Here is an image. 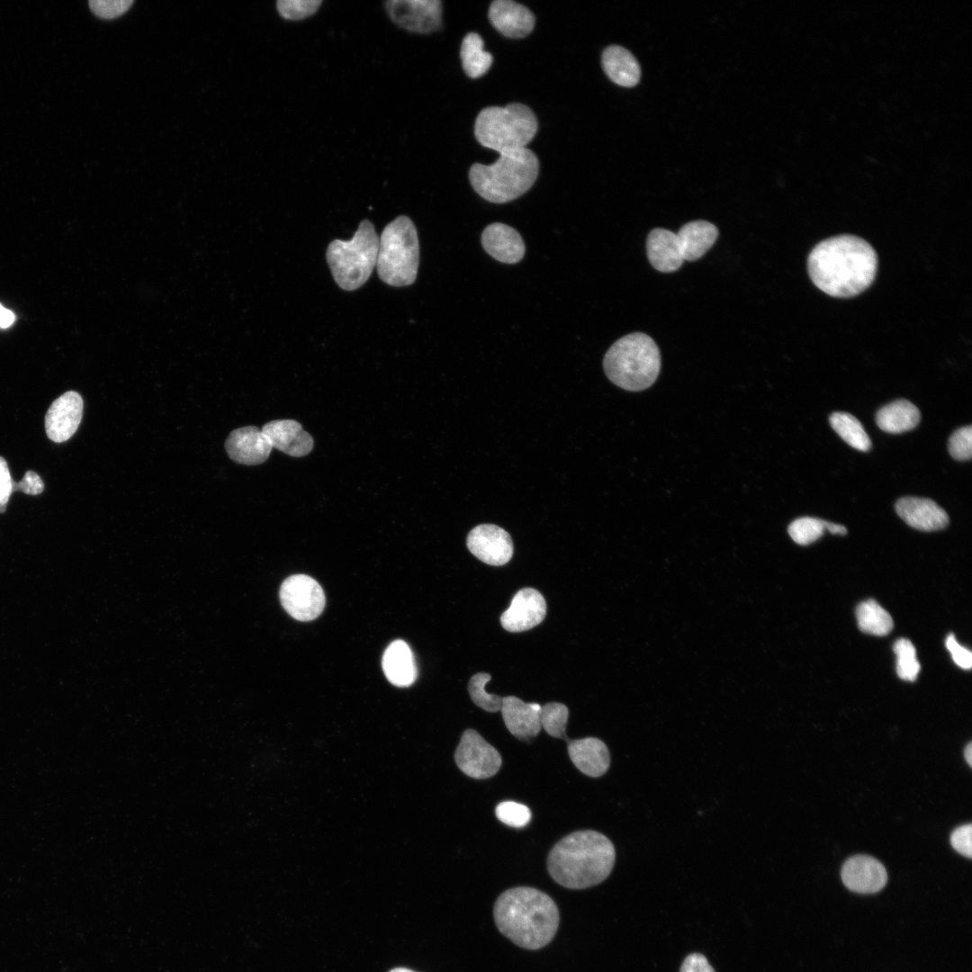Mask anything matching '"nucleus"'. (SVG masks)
I'll return each instance as SVG.
<instances>
[{"label":"nucleus","mask_w":972,"mask_h":972,"mask_svg":"<svg viewBox=\"0 0 972 972\" xmlns=\"http://www.w3.org/2000/svg\"><path fill=\"white\" fill-rule=\"evenodd\" d=\"M810 278L826 294L849 298L865 291L878 269L874 248L863 238L839 235L818 243L807 260Z\"/></svg>","instance_id":"1"},{"label":"nucleus","mask_w":972,"mask_h":972,"mask_svg":"<svg viewBox=\"0 0 972 972\" xmlns=\"http://www.w3.org/2000/svg\"><path fill=\"white\" fill-rule=\"evenodd\" d=\"M493 916L499 931L516 945L538 950L554 937L559 911L545 893L529 886L503 892L496 900Z\"/></svg>","instance_id":"2"},{"label":"nucleus","mask_w":972,"mask_h":972,"mask_svg":"<svg viewBox=\"0 0 972 972\" xmlns=\"http://www.w3.org/2000/svg\"><path fill=\"white\" fill-rule=\"evenodd\" d=\"M615 860V847L606 835L581 830L566 835L552 848L547 869L559 885L584 889L604 881L610 875Z\"/></svg>","instance_id":"3"},{"label":"nucleus","mask_w":972,"mask_h":972,"mask_svg":"<svg viewBox=\"0 0 972 972\" xmlns=\"http://www.w3.org/2000/svg\"><path fill=\"white\" fill-rule=\"evenodd\" d=\"M539 173L536 155L527 148L500 153L492 164H473L469 180L473 190L494 203L513 201L526 193Z\"/></svg>","instance_id":"4"},{"label":"nucleus","mask_w":972,"mask_h":972,"mask_svg":"<svg viewBox=\"0 0 972 972\" xmlns=\"http://www.w3.org/2000/svg\"><path fill=\"white\" fill-rule=\"evenodd\" d=\"M603 367L608 378L618 387L632 392L643 391L659 375L660 350L648 335L630 333L609 347L604 356Z\"/></svg>","instance_id":"5"},{"label":"nucleus","mask_w":972,"mask_h":972,"mask_svg":"<svg viewBox=\"0 0 972 972\" xmlns=\"http://www.w3.org/2000/svg\"><path fill=\"white\" fill-rule=\"evenodd\" d=\"M537 128L533 111L525 104L512 103L505 107L482 109L475 120L474 135L482 146L500 154L526 148Z\"/></svg>","instance_id":"6"},{"label":"nucleus","mask_w":972,"mask_h":972,"mask_svg":"<svg viewBox=\"0 0 972 972\" xmlns=\"http://www.w3.org/2000/svg\"><path fill=\"white\" fill-rule=\"evenodd\" d=\"M418 261L416 227L407 216H399L384 228L379 238L378 275L391 286L410 285L416 280Z\"/></svg>","instance_id":"7"},{"label":"nucleus","mask_w":972,"mask_h":972,"mask_svg":"<svg viewBox=\"0 0 972 972\" xmlns=\"http://www.w3.org/2000/svg\"><path fill=\"white\" fill-rule=\"evenodd\" d=\"M379 237L368 220L360 222L349 241L332 240L326 256L338 285L346 291L361 287L376 266Z\"/></svg>","instance_id":"8"},{"label":"nucleus","mask_w":972,"mask_h":972,"mask_svg":"<svg viewBox=\"0 0 972 972\" xmlns=\"http://www.w3.org/2000/svg\"><path fill=\"white\" fill-rule=\"evenodd\" d=\"M454 760L465 775L484 779L494 776L502 759L500 752L473 729H466L454 752Z\"/></svg>","instance_id":"9"},{"label":"nucleus","mask_w":972,"mask_h":972,"mask_svg":"<svg viewBox=\"0 0 972 972\" xmlns=\"http://www.w3.org/2000/svg\"><path fill=\"white\" fill-rule=\"evenodd\" d=\"M280 600L288 614L299 621L315 619L325 607L321 586L305 574L292 575L283 582Z\"/></svg>","instance_id":"10"},{"label":"nucleus","mask_w":972,"mask_h":972,"mask_svg":"<svg viewBox=\"0 0 972 972\" xmlns=\"http://www.w3.org/2000/svg\"><path fill=\"white\" fill-rule=\"evenodd\" d=\"M383 4L390 19L405 31L430 33L441 28L440 0H391Z\"/></svg>","instance_id":"11"},{"label":"nucleus","mask_w":972,"mask_h":972,"mask_svg":"<svg viewBox=\"0 0 972 972\" xmlns=\"http://www.w3.org/2000/svg\"><path fill=\"white\" fill-rule=\"evenodd\" d=\"M466 544L476 558L492 566L506 564L513 555L510 536L492 524H482L472 528L467 536Z\"/></svg>","instance_id":"12"},{"label":"nucleus","mask_w":972,"mask_h":972,"mask_svg":"<svg viewBox=\"0 0 972 972\" xmlns=\"http://www.w3.org/2000/svg\"><path fill=\"white\" fill-rule=\"evenodd\" d=\"M83 408V399L75 391H68L57 398L45 415L47 436L55 443L68 440L79 427Z\"/></svg>","instance_id":"13"},{"label":"nucleus","mask_w":972,"mask_h":972,"mask_svg":"<svg viewBox=\"0 0 972 972\" xmlns=\"http://www.w3.org/2000/svg\"><path fill=\"white\" fill-rule=\"evenodd\" d=\"M545 615L543 595L536 589L524 588L515 594L509 608L500 616V624L508 632L519 633L539 625Z\"/></svg>","instance_id":"14"},{"label":"nucleus","mask_w":972,"mask_h":972,"mask_svg":"<svg viewBox=\"0 0 972 972\" xmlns=\"http://www.w3.org/2000/svg\"><path fill=\"white\" fill-rule=\"evenodd\" d=\"M225 449L235 463L257 465L267 460L273 447L261 429L247 426L230 433L225 441Z\"/></svg>","instance_id":"15"},{"label":"nucleus","mask_w":972,"mask_h":972,"mask_svg":"<svg viewBox=\"0 0 972 972\" xmlns=\"http://www.w3.org/2000/svg\"><path fill=\"white\" fill-rule=\"evenodd\" d=\"M842 879L850 890L860 894L880 891L887 881V874L880 861L867 855L848 859L842 868Z\"/></svg>","instance_id":"16"},{"label":"nucleus","mask_w":972,"mask_h":972,"mask_svg":"<svg viewBox=\"0 0 972 972\" xmlns=\"http://www.w3.org/2000/svg\"><path fill=\"white\" fill-rule=\"evenodd\" d=\"M489 20L499 32L513 39L527 36L535 26L532 12L511 0L493 1L489 8Z\"/></svg>","instance_id":"17"},{"label":"nucleus","mask_w":972,"mask_h":972,"mask_svg":"<svg viewBox=\"0 0 972 972\" xmlns=\"http://www.w3.org/2000/svg\"><path fill=\"white\" fill-rule=\"evenodd\" d=\"M262 432L269 439L272 447L293 456L302 457L313 448V438L302 424L293 419H275L266 423Z\"/></svg>","instance_id":"18"},{"label":"nucleus","mask_w":972,"mask_h":972,"mask_svg":"<svg viewBox=\"0 0 972 972\" xmlns=\"http://www.w3.org/2000/svg\"><path fill=\"white\" fill-rule=\"evenodd\" d=\"M482 245L494 259L504 264H516L524 257L526 248L521 235L512 227L494 222L482 233Z\"/></svg>","instance_id":"19"},{"label":"nucleus","mask_w":972,"mask_h":972,"mask_svg":"<svg viewBox=\"0 0 972 972\" xmlns=\"http://www.w3.org/2000/svg\"><path fill=\"white\" fill-rule=\"evenodd\" d=\"M897 515L910 526L922 531H936L949 524L946 511L930 499L903 497L896 505Z\"/></svg>","instance_id":"20"},{"label":"nucleus","mask_w":972,"mask_h":972,"mask_svg":"<svg viewBox=\"0 0 972 972\" xmlns=\"http://www.w3.org/2000/svg\"><path fill=\"white\" fill-rule=\"evenodd\" d=\"M500 711L506 727L518 739L536 737L542 728L539 704L525 703L517 697L508 696L503 698Z\"/></svg>","instance_id":"21"},{"label":"nucleus","mask_w":972,"mask_h":972,"mask_svg":"<svg viewBox=\"0 0 972 972\" xmlns=\"http://www.w3.org/2000/svg\"><path fill=\"white\" fill-rule=\"evenodd\" d=\"M568 754L574 766L583 774L598 778L604 775L610 765V754L607 745L596 737L567 741Z\"/></svg>","instance_id":"22"},{"label":"nucleus","mask_w":972,"mask_h":972,"mask_svg":"<svg viewBox=\"0 0 972 972\" xmlns=\"http://www.w3.org/2000/svg\"><path fill=\"white\" fill-rule=\"evenodd\" d=\"M646 251L650 264L662 273L677 271L684 262L677 234L666 229L655 228L650 231Z\"/></svg>","instance_id":"23"},{"label":"nucleus","mask_w":972,"mask_h":972,"mask_svg":"<svg viewBox=\"0 0 972 972\" xmlns=\"http://www.w3.org/2000/svg\"><path fill=\"white\" fill-rule=\"evenodd\" d=\"M382 669L388 680L397 687H408L415 681L417 666L407 643L396 640L386 648Z\"/></svg>","instance_id":"24"},{"label":"nucleus","mask_w":972,"mask_h":972,"mask_svg":"<svg viewBox=\"0 0 972 972\" xmlns=\"http://www.w3.org/2000/svg\"><path fill=\"white\" fill-rule=\"evenodd\" d=\"M684 261H695L702 257L714 245L718 230L711 222L697 220L684 224L676 233Z\"/></svg>","instance_id":"25"},{"label":"nucleus","mask_w":972,"mask_h":972,"mask_svg":"<svg viewBox=\"0 0 972 972\" xmlns=\"http://www.w3.org/2000/svg\"><path fill=\"white\" fill-rule=\"evenodd\" d=\"M602 67L608 78L621 86H635L641 76L636 58L625 48L611 45L606 48L601 58Z\"/></svg>","instance_id":"26"},{"label":"nucleus","mask_w":972,"mask_h":972,"mask_svg":"<svg viewBox=\"0 0 972 972\" xmlns=\"http://www.w3.org/2000/svg\"><path fill=\"white\" fill-rule=\"evenodd\" d=\"M918 408L907 400H897L879 409L876 422L883 431L898 434L914 428L920 422Z\"/></svg>","instance_id":"27"},{"label":"nucleus","mask_w":972,"mask_h":972,"mask_svg":"<svg viewBox=\"0 0 972 972\" xmlns=\"http://www.w3.org/2000/svg\"><path fill=\"white\" fill-rule=\"evenodd\" d=\"M484 42L476 32H469L463 39L460 57L465 74L471 78L483 76L492 64V55L483 49Z\"/></svg>","instance_id":"28"},{"label":"nucleus","mask_w":972,"mask_h":972,"mask_svg":"<svg viewBox=\"0 0 972 972\" xmlns=\"http://www.w3.org/2000/svg\"><path fill=\"white\" fill-rule=\"evenodd\" d=\"M43 490V481L37 472L32 470L24 473L22 481L17 482L13 480L5 459L0 456V513L5 511L13 492L19 490L28 495H38Z\"/></svg>","instance_id":"29"},{"label":"nucleus","mask_w":972,"mask_h":972,"mask_svg":"<svg viewBox=\"0 0 972 972\" xmlns=\"http://www.w3.org/2000/svg\"><path fill=\"white\" fill-rule=\"evenodd\" d=\"M856 617L860 630L868 634L886 635L894 626L889 613L874 599L860 603L856 609Z\"/></svg>","instance_id":"30"},{"label":"nucleus","mask_w":972,"mask_h":972,"mask_svg":"<svg viewBox=\"0 0 972 972\" xmlns=\"http://www.w3.org/2000/svg\"><path fill=\"white\" fill-rule=\"evenodd\" d=\"M833 430L850 446L866 452L871 447L869 436L861 423L851 414L833 412L829 418Z\"/></svg>","instance_id":"31"},{"label":"nucleus","mask_w":972,"mask_h":972,"mask_svg":"<svg viewBox=\"0 0 972 972\" xmlns=\"http://www.w3.org/2000/svg\"><path fill=\"white\" fill-rule=\"evenodd\" d=\"M893 651L896 655V673L898 677L906 681H914L921 670L920 662L916 658V650L913 643L906 638L897 639Z\"/></svg>","instance_id":"32"},{"label":"nucleus","mask_w":972,"mask_h":972,"mask_svg":"<svg viewBox=\"0 0 972 972\" xmlns=\"http://www.w3.org/2000/svg\"><path fill=\"white\" fill-rule=\"evenodd\" d=\"M568 717L569 710L564 704L549 702L541 706V726L552 737L569 739L565 733Z\"/></svg>","instance_id":"33"},{"label":"nucleus","mask_w":972,"mask_h":972,"mask_svg":"<svg viewBox=\"0 0 972 972\" xmlns=\"http://www.w3.org/2000/svg\"><path fill=\"white\" fill-rule=\"evenodd\" d=\"M490 679L491 676L486 672L474 674L469 680L468 691L472 702L477 706L487 712L494 713L500 711L503 698L485 691V685Z\"/></svg>","instance_id":"34"},{"label":"nucleus","mask_w":972,"mask_h":972,"mask_svg":"<svg viewBox=\"0 0 972 972\" xmlns=\"http://www.w3.org/2000/svg\"><path fill=\"white\" fill-rule=\"evenodd\" d=\"M824 520L812 517L796 518L788 528L792 540L801 545L816 541L824 535Z\"/></svg>","instance_id":"35"},{"label":"nucleus","mask_w":972,"mask_h":972,"mask_svg":"<svg viewBox=\"0 0 972 972\" xmlns=\"http://www.w3.org/2000/svg\"><path fill=\"white\" fill-rule=\"evenodd\" d=\"M321 4L320 0H279L276 9L283 18L300 21L314 14Z\"/></svg>","instance_id":"36"},{"label":"nucleus","mask_w":972,"mask_h":972,"mask_svg":"<svg viewBox=\"0 0 972 972\" xmlns=\"http://www.w3.org/2000/svg\"><path fill=\"white\" fill-rule=\"evenodd\" d=\"M496 816L503 824L520 828L526 826L531 819L530 809L519 803L504 801L496 806Z\"/></svg>","instance_id":"37"},{"label":"nucleus","mask_w":972,"mask_h":972,"mask_svg":"<svg viewBox=\"0 0 972 972\" xmlns=\"http://www.w3.org/2000/svg\"><path fill=\"white\" fill-rule=\"evenodd\" d=\"M949 452L958 461L969 460L972 455V427L968 425L957 429L950 437Z\"/></svg>","instance_id":"38"},{"label":"nucleus","mask_w":972,"mask_h":972,"mask_svg":"<svg viewBox=\"0 0 972 972\" xmlns=\"http://www.w3.org/2000/svg\"><path fill=\"white\" fill-rule=\"evenodd\" d=\"M133 0H89L91 11L103 19H112L126 13Z\"/></svg>","instance_id":"39"},{"label":"nucleus","mask_w":972,"mask_h":972,"mask_svg":"<svg viewBox=\"0 0 972 972\" xmlns=\"http://www.w3.org/2000/svg\"><path fill=\"white\" fill-rule=\"evenodd\" d=\"M972 825L971 824L957 827L950 835V843L961 855L971 858L972 856Z\"/></svg>","instance_id":"40"},{"label":"nucleus","mask_w":972,"mask_h":972,"mask_svg":"<svg viewBox=\"0 0 972 972\" xmlns=\"http://www.w3.org/2000/svg\"><path fill=\"white\" fill-rule=\"evenodd\" d=\"M947 649L951 654L953 662L960 668L964 670H969L972 667V653L971 652L960 645L956 640L953 634H950L945 641Z\"/></svg>","instance_id":"41"},{"label":"nucleus","mask_w":972,"mask_h":972,"mask_svg":"<svg viewBox=\"0 0 972 972\" xmlns=\"http://www.w3.org/2000/svg\"><path fill=\"white\" fill-rule=\"evenodd\" d=\"M680 972H715V970L702 954L693 953L685 958Z\"/></svg>","instance_id":"42"},{"label":"nucleus","mask_w":972,"mask_h":972,"mask_svg":"<svg viewBox=\"0 0 972 972\" xmlns=\"http://www.w3.org/2000/svg\"><path fill=\"white\" fill-rule=\"evenodd\" d=\"M15 320L14 313L0 304V328H9Z\"/></svg>","instance_id":"43"},{"label":"nucleus","mask_w":972,"mask_h":972,"mask_svg":"<svg viewBox=\"0 0 972 972\" xmlns=\"http://www.w3.org/2000/svg\"><path fill=\"white\" fill-rule=\"evenodd\" d=\"M824 526L832 535L844 536L847 534V529L844 526L832 523L824 520Z\"/></svg>","instance_id":"44"},{"label":"nucleus","mask_w":972,"mask_h":972,"mask_svg":"<svg viewBox=\"0 0 972 972\" xmlns=\"http://www.w3.org/2000/svg\"><path fill=\"white\" fill-rule=\"evenodd\" d=\"M964 755H965V760H967L968 764L969 766H971V764H972V743L971 742H968V745L965 747Z\"/></svg>","instance_id":"45"},{"label":"nucleus","mask_w":972,"mask_h":972,"mask_svg":"<svg viewBox=\"0 0 972 972\" xmlns=\"http://www.w3.org/2000/svg\"><path fill=\"white\" fill-rule=\"evenodd\" d=\"M390 972H415V971L410 970L409 968H394V969L391 970Z\"/></svg>","instance_id":"46"}]
</instances>
